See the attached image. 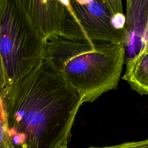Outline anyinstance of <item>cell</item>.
I'll list each match as a JSON object with an SVG mask.
<instances>
[{"label":"cell","instance_id":"cell-13","mask_svg":"<svg viewBox=\"0 0 148 148\" xmlns=\"http://www.w3.org/2000/svg\"><path fill=\"white\" fill-rule=\"evenodd\" d=\"M58 148H68L67 147V144H64V145H62L61 146H60Z\"/></svg>","mask_w":148,"mask_h":148},{"label":"cell","instance_id":"cell-10","mask_svg":"<svg viewBox=\"0 0 148 148\" xmlns=\"http://www.w3.org/2000/svg\"><path fill=\"white\" fill-rule=\"evenodd\" d=\"M88 148H148V139L141 141L123 143L114 146L104 147H89Z\"/></svg>","mask_w":148,"mask_h":148},{"label":"cell","instance_id":"cell-8","mask_svg":"<svg viewBox=\"0 0 148 148\" xmlns=\"http://www.w3.org/2000/svg\"><path fill=\"white\" fill-rule=\"evenodd\" d=\"M0 148H14L8 132V124L3 99H0Z\"/></svg>","mask_w":148,"mask_h":148},{"label":"cell","instance_id":"cell-1","mask_svg":"<svg viewBox=\"0 0 148 148\" xmlns=\"http://www.w3.org/2000/svg\"><path fill=\"white\" fill-rule=\"evenodd\" d=\"M3 104L14 148H58L67 144L83 103L77 92L44 60L8 85Z\"/></svg>","mask_w":148,"mask_h":148},{"label":"cell","instance_id":"cell-3","mask_svg":"<svg viewBox=\"0 0 148 148\" xmlns=\"http://www.w3.org/2000/svg\"><path fill=\"white\" fill-rule=\"evenodd\" d=\"M46 41L21 0L0 1V53L8 85L44 60Z\"/></svg>","mask_w":148,"mask_h":148},{"label":"cell","instance_id":"cell-14","mask_svg":"<svg viewBox=\"0 0 148 148\" xmlns=\"http://www.w3.org/2000/svg\"><path fill=\"white\" fill-rule=\"evenodd\" d=\"M147 47H148V46H147Z\"/></svg>","mask_w":148,"mask_h":148},{"label":"cell","instance_id":"cell-15","mask_svg":"<svg viewBox=\"0 0 148 148\" xmlns=\"http://www.w3.org/2000/svg\"><path fill=\"white\" fill-rule=\"evenodd\" d=\"M0 1H1V0H0Z\"/></svg>","mask_w":148,"mask_h":148},{"label":"cell","instance_id":"cell-2","mask_svg":"<svg viewBox=\"0 0 148 148\" xmlns=\"http://www.w3.org/2000/svg\"><path fill=\"white\" fill-rule=\"evenodd\" d=\"M124 43L54 36L47 39L44 60L77 92L82 103L116 89L125 59Z\"/></svg>","mask_w":148,"mask_h":148},{"label":"cell","instance_id":"cell-5","mask_svg":"<svg viewBox=\"0 0 148 148\" xmlns=\"http://www.w3.org/2000/svg\"><path fill=\"white\" fill-rule=\"evenodd\" d=\"M29 18L47 40L54 36L87 37L78 24L69 0H21Z\"/></svg>","mask_w":148,"mask_h":148},{"label":"cell","instance_id":"cell-7","mask_svg":"<svg viewBox=\"0 0 148 148\" xmlns=\"http://www.w3.org/2000/svg\"><path fill=\"white\" fill-rule=\"evenodd\" d=\"M126 28L142 38L148 20V0H126Z\"/></svg>","mask_w":148,"mask_h":148},{"label":"cell","instance_id":"cell-9","mask_svg":"<svg viewBox=\"0 0 148 148\" xmlns=\"http://www.w3.org/2000/svg\"><path fill=\"white\" fill-rule=\"evenodd\" d=\"M110 12L114 17L125 16L123 13L121 0H102Z\"/></svg>","mask_w":148,"mask_h":148},{"label":"cell","instance_id":"cell-4","mask_svg":"<svg viewBox=\"0 0 148 148\" xmlns=\"http://www.w3.org/2000/svg\"><path fill=\"white\" fill-rule=\"evenodd\" d=\"M69 3L78 24L91 40L128 43L125 16H113L102 0H69Z\"/></svg>","mask_w":148,"mask_h":148},{"label":"cell","instance_id":"cell-12","mask_svg":"<svg viewBox=\"0 0 148 148\" xmlns=\"http://www.w3.org/2000/svg\"><path fill=\"white\" fill-rule=\"evenodd\" d=\"M140 39V41L142 43V46H148V20L147 22L146 28L143 32V35Z\"/></svg>","mask_w":148,"mask_h":148},{"label":"cell","instance_id":"cell-11","mask_svg":"<svg viewBox=\"0 0 148 148\" xmlns=\"http://www.w3.org/2000/svg\"><path fill=\"white\" fill-rule=\"evenodd\" d=\"M8 86V79L6 75L2 58L0 53V99H3Z\"/></svg>","mask_w":148,"mask_h":148},{"label":"cell","instance_id":"cell-6","mask_svg":"<svg viewBox=\"0 0 148 148\" xmlns=\"http://www.w3.org/2000/svg\"><path fill=\"white\" fill-rule=\"evenodd\" d=\"M123 79L141 95L148 94V47L142 46L139 52L126 61Z\"/></svg>","mask_w":148,"mask_h":148}]
</instances>
